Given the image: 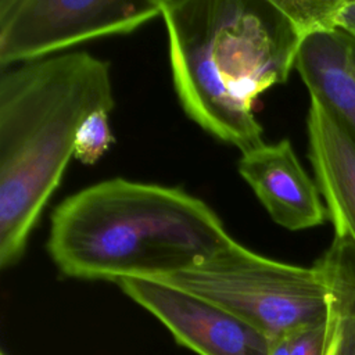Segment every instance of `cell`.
Instances as JSON below:
<instances>
[{
    "instance_id": "obj_14",
    "label": "cell",
    "mask_w": 355,
    "mask_h": 355,
    "mask_svg": "<svg viewBox=\"0 0 355 355\" xmlns=\"http://www.w3.org/2000/svg\"><path fill=\"white\" fill-rule=\"evenodd\" d=\"M269 355H290V334L272 340Z\"/></svg>"
},
{
    "instance_id": "obj_7",
    "label": "cell",
    "mask_w": 355,
    "mask_h": 355,
    "mask_svg": "<svg viewBox=\"0 0 355 355\" xmlns=\"http://www.w3.org/2000/svg\"><path fill=\"white\" fill-rule=\"evenodd\" d=\"M237 169L279 226L304 230L329 218L316 182L302 168L288 139L241 153Z\"/></svg>"
},
{
    "instance_id": "obj_11",
    "label": "cell",
    "mask_w": 355,
    "mask_h": 355,
    "mask_svg": "<svg viewBox=\"0 0 355 355\" xmlns=\"http://www.w3.org/2000/svg\"><path fill=\"white\" fill-rule=\"evenodd\" d=\"M108 110H98L90 114L79 126L73 158L85 165L96 164L114 144V135L110 128Z\"/></svg>"
},
{
    "instance_id": "obj_4",
    "label": "cell",
    "mask_w": 355,
    "mask_h": 355,
    "mask_svg": "<svg viewBox=\"0 0 355 355\" xmlns=\"http://www.w3.org/2000/svg\"><path fill=\"white\" fill-rule=\"evenodd\" d=\"M201 297L269 340L326 320L327 294L318 269L257 254L240 243L186 269L154 279Z\"/></svg>"
},
{
    "instance_id": "obj_12",
    "label": "cell",
    "mask_w": 355,
    "mask_h": 355,
    "mask_svg": "<svg viewBox=\"0 0 355 355\" xmlns=\"http://www.w3.org/2000/svg\"><path fill=\"white\" fill-rule=\"evenodd\" d=\"M326 320L290 334V355H323Z\"/></svg>"
},
{
    "instance_id": "obj_13",
    "label": "cell",
    "mask_w": 355,
    "mask_h": 355,
    "mask_svg": "<svg viewBox=\"0 0 355 355\" xmlns=\"http://www.w3.org/2000/svg\"><path fill=\"white\" fill-rule=\"evenodd\" d=\"M337 29L355 37V1H347L343 7L337 19Z\"/></svg>"
},
{
    "instance_id": "obj_5",
    "label": "cell",
    "mask_w": 355,
    "mask_h": 355,
    "mask_svg": "<svg viewBox=\"0 0 355 355\" xmlns=\"http://www.w3.org/2000/svg\"><path fill=\"white\" fill-rule=\"evenodd\" d=\"M161 15V0H0V67L39 61L71 46L126 35Z\"/></svg>"
},
{
    "instance_id": "obj_1",
    "label": "cell",
    "mask_w": 355,
    "mask_h": 355,
    "mask_svg": "<svg viewBox=\"0 0 355 355\" xmlns=\"http://www.w3.org/2000/svg\"><path fill=\"white\" fill-rule=\"evenodd\" d=\"M173 86L187 116L245 153L262 140L255 101L284 83L301 36L275 0H161Z\"/></svg>"
},
{
    "instance_id": "obj_6",
    "label": "cell",
    "mask_w": 355,
    "mask_h": 355,
    "mask_svg": "<svg viewBox=\"0 0 355 355\" xmlns=\"http://www.w3.org/2000/svg\"><path fill=\"white\" fill-rule=\"evenodd\" d=\"M116 284L154 315L176 343L198 355H269L272 340L201 297L154 279L126 277Z\"/></svg>"
},
{
    "instance_id": "obj_8",
    "label": "cell",
    "mask_w": 355,
    "mask_h": 355,
    "mask_svg": "<svg viewBox=\"0 0 355 355\" xmlns=\"http://www.w3.org/2000/svg\"><path fill=\"white\" fill-rule=\"evenodd\" d=\"M308 155L334 232L355 243V140L315 100L306 115Z\"/></svg>"
},
{
    "instance_id": "obj_3",
    "label": "cell",
    "mask_w": 355,
    "mask_h": 355,
    "mask_svg": "<svg viewBox=\"0 0 355 355\" xmlns=\"http://www.w3.org/2000/svg\"><path fill=\"white\" fill-rule=\"evenodd\" d=\"M114 108L110 64L86 51L3 69L0 76V266L28 239L73 157L82 122Z\"/></svg>"
},
{
    "instance_id": "obj_15",
    "label": "cell",
    "mask_w": 355,
    "mask_h": 355,
    "mask_svg": "<svg viewBox=\"0 0 355 355\" xmlns=\"http://www.w3.org/2000/svg\"><path fill=\"white\" fill-rule=\"evenodd\" d=\"M323 355H336V354H323Z\"/></svg>"
},
{
    "instance_id": "obj_2",
    "label": "cell",
    "mask_w": 355,
    "mask_h": 355,
    "mask_svg": "<svg viewBox=\"0 0 355 355\" xmlns=\"http://www.w3.org/2000/svg\"><path fill=\"white\" fill-rule=\"evenodd\" d=\"M233 243L215 211L190 193L114 178L54 208L46 248L67 277L116 283L165 277Z\"/></svg>"
},
{
    "instance_id": "obj_10",
    "label": "cell",
    "mask_w": 355,
    "mask_h": 355,
    "mask_svg": "<svg viewBox=\"0 0 355 355\" xmlns=\"http://www.w3.org/2000/svg\"><path fill=\"white\" fill-rule=\"evenodd\" d=\"M277 7L291 21L301 39L337 29L338 15L345 0H275Z\"/></svg>"
},
{
    "instance_id": "obj_16",
    "label": "cell",
    "mask_w": 355,
    "mask_h": 355,
    "mask_svg": "<svg viewBox=\"0 0 355 355\" xmlns=\"http://www.w3.org/2000/svg\"><path fill=\"white\" fill-rule=\"evenodd\" d=\"M1 355H6V354H1Z\"/></svg>"
},
{
    "instance_id": "obj_9",
    "label": "cell",
    "mask_w": 355,
    "mask_h": 355,
    "mask_svg": "<svg viewBox=\"0 0 355 355\" xmlns=\"http://www.w3.org/2000/svg\"><path fill=\"white\" fill-rule=\"evenodd\" d=\"M294 68L311 100L355 140V37L341 29L312 33L301 40Z\"/></svg>"
}]
</instances>
